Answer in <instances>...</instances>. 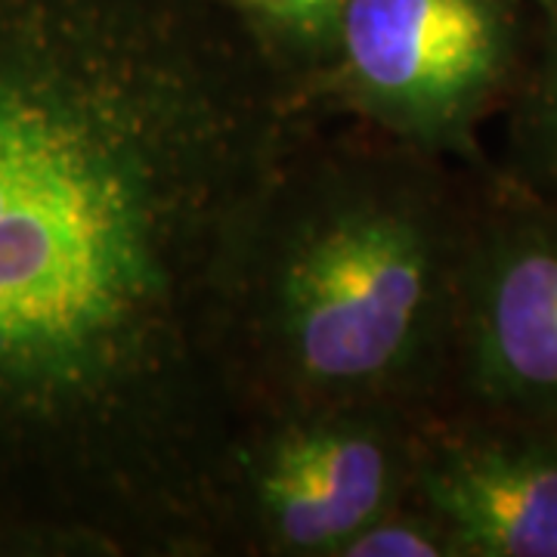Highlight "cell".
Instances as JSON below:
<instances>
[{"instance_id":"7","label":"cell","mask_w":557,"mask_h":557,"mask_svg":"<svg viewBox=\"0 0 557 557\" xmlns=\"http://www.w3.org/2000/svg\"><path fill=\"white\" fill-rule=\"evenodd\" d=\"M344 555L357 557H437L440 542L416 527H379L375 520L344 542Z\"/></svg>"},{"instance_id":"4","label":"cell","mask_w":557,"mask_h":557,"mask_svg":"<svg viewBox=\"0 0 557 557\" xmlns=\"http://www.w3.org/2000/svg\"><path fill=\"white\" fill-rule=\"evenodd\" d=\"M474 357L493 397L557 418V226L505 242L483 267Z\"/></svg>"},{"instance_id":"1","label":"cell","mask_w":557,"mask_h":557,"mask_svg":"<svg viewBox=\"0 0 557 557\" xmlns=\"http://www.w3.org/2000/svg\"><path fill=\"white\" fill-rule=\"evenodd\" d=\"M174 75L0 10V518L180 298L211 121Z\"/></svg>"},{"instance_id":"2","label":"cell","mask_w":557,"mask_h":557,"mask_svg":"<svg viewBox=\"0 0 557 557\" xmlns=\"http://www.w3.org/2000/svg\"><path fill=\"white\" fill-rule=\"evenodd\" d=\"M434 298V251L416 220L362 211L300 251L285 319L300 366L322 381L384 375L409 357Z\"/></svg>"},{"instance_id":"9","label":"cell","mask_w":557,"mask_h":557,"mask_svg":"<svg viewBox=\"0 0 557 557\" xmlns=\"http://www.w3.org/2000/svg\"><path fill=\"white\" fill-rule=\"evenodd\" d=\"M542 127H545V139H548V149L555 156L557 164V65L548 75V87H545V112H542Z\"/></svg>"},{"instance_id":"8","label":"cell","mask_w":557,"mask_h":557,"mask_svg":"<svg viewBox=\"0 0 557 557\" xmlns=\"http://www.w3.org/2000/svg\"><path fill=\"white\" fill-rule=\"evenodd\" d=\"M260 16L300 35H317L341 16L344 0H245Z\"/></svg>"},{"instance_id":"5","label":"cell","mask_w":557,"mask_h":557,"mask_svg":"<svg viewBox=\"0 0 557 557\" xmlns=\"http://www.w3.org/2000/svg\"><path fill=\"white\" fill-rule=\"evenodd\" d=\"M424 493L453 527L456 552L557 557V453L483 443L424 471Z\"/></svg>"},{"instance_id":"6","label":"cell","mask_w":557,"mask_h":557,"mask_svg":"<svg viewBox=\"0 0 557 557\" xmlns=\"http://www.w3.org/2000/svg\"><path fill=\"white\" fill-rule=\"evenodd\" d=\"M391 465L379 443L354 431L288 437L260 478V502L278 536L298 548H341L379 518Z\"/></svg>"},{"instance_id":"3","label":"cell","mask_w":557,"mask_h":557,"mask_svg":"<svg viewBox=\"0 0 557 557\" xmlns=\"http://www.w3.org/2000/svg\"><path fill=\"white\" fill-rule=\"evenodd\" d=\"M341 32L362 90L421 131L461 124L505 60L486 0H344Z\"/></svg>"}]
</instances>
